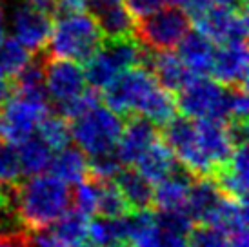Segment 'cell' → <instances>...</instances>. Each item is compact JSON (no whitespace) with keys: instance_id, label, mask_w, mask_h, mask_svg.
<instances>
[{"instance_id":"obj_32","label":"cell","mask_w":249,"mask_h":247,"mask_svg":"<svg viewBox=\"0 0 249 247\" xmlns=\"http://www.w3.org/2000/svg\"><path fill=\"white\" fill-rule=\"evenodd\" d=\"M29 58L31 51L24 48L15 36H4V40L0 42V71L9 78H13Z\"/></svg>"},{"instance_id":"obj_10","label":"cell","mask_w":249,"mask_h":247,"mask_svg":"<svg viewBox=\"0 0 249 247\" xmlns=\"http://www.w3.org/2000/svg\"><path fill=\"white\" fill-rule=\"evenodd\" d=\"M51 29H53V17L29 4L28 0H20L11 13L13 36L31 53L46 49L51 36Z\"/></svg>"},{"instance_id":"obj_38","label":"cell","mask_w":249,"mask_h":247,"mask_svg":"<svg viewBox=\"0 0 249 247\" xmlns=\"http://www.w3.org/2000/svg\"><path fill=\"white\" fill-rule=\"evenodd\" d=\"M178 6L189 15V18H198L202 13H206L209 7L213 6V0H175Z\"/></svg>"},{"instance_id":"obj_2","label":"cell","mask_w":249,"mask_h":247,"mask_svg":"<svg viewBox=\"0 0 249 247\" xmlns=\"http://www.w3.org/2000/svg\"><path fill=\"white\" fill-rule=\"evenodd\" d=\"M102 42L104 36L93 15L84 11H70L56 15L46 51L53 58L84 64L102 46Z\"/></svg>"},{"instance_id":"obj_43","label":"cell","mask_w":249,"mask_h":247,"mask_svg":"<svg viewBox=\"0 0 249 247\" xmlns=\"http://www.w3.org/2000/svg\"><path fill=\"white\" fill-rule=\"evenodd\" d=\"M226 247H249L248 244V231L238 234H233V236H228V246Z\"/></svg>"},{"instance_id":"obj_31","label":"cell","mask_w":249,"mask_h":247,"mask_svg":"<svg viewBox=\"0 0 249 247\" xmlns=\"http://www.w3.org/2000/svg\"><path fill=\"white\" fill-rule=\"evenodd\" d=\"M24 180L20 157L15 144L2 140L0 142V187L11 189Z\"/></svg>"},{"instance_id":"obj_36","label":"cell","mask_w":249,"mask_h":247,"mask_svg":"<svg viewBox=\"0 0 249 247\" xmlns=\"http://www.w3.org/2000/svg\"><path fill=\"white\" fill-rule=\"evenodd\" d=\"M11 189L0 187V234H13L26 231L17 214V209H15Z\"/></svg>"},{"instance_id":"obj_6","label":"cell","mask_w":249,"mask_h":247,"mask_svg":"<svg viewBox=\"0 0 249 247\" xmlns=\"http://www.w3.org/2000/svg\"><path fill=\"white\" fill-rule=\"evenodd\" d=\"M189 28V15L180 6L167 4L135 20V38L149 51H173Z\"/></svg>"},{"instance_id":"obj_23","label":"cell","mask_w":249,"mask_h":247,"mask_svg":"<svg viewBox=\"0 0 249 247\" xmlns=\"http://www.w3.org/2000/svg\"><path fill=\"white\" fill-rule=\"evenodd\" d=\"M93 17L97 20L104 40H118V38L135 36V17L127 11V7L122 6V2L104 7L97 13H93Z\"/></svg>"},{"instance_id":"obj_45","label":"cell","mask_w":249,"mask_h":247,"mask_svg":"<svg viewBox=\"0 0 249 247\" xmlns=\"http://www.w3.org/2000/svg\"><path fill=\"white\" fill-rule=\"evenodd\" d=\"M106 247H133V246H131V242H127V240H117V242L107 244Z\"/></svg>"},{"instance_id":"obj_30","label":"cell","mask_w":249,"mask_h":247,"mask_svg":"<svg viewBox=\"0 0 249 247\" xmlns=\"http://www.w3.org/2000/svg\"><path fill=\"white\" fill-rule=\"evenodd\" d=\"M127 213H131V209L127 206L122 193L118 191L113 180L100 182V191H98L97 200V216L104 218H122Z\"/></svg>"},{"instance_id":"obj_4","label":"cell","mask_w":249,"mask_h":247,"mask_svg":"<svg viewBox=\"0 0 249 247\" xmlns=\"http://www.w3.org/2000/svg\"><path fill=\"white\" fill-rule=\"evenodd\" d=\"M124 127V117L98 102L84 115L70 120L71 138L88 157L115 151Z\"/></svg>"},{"instance_id":"obj_21","label":"cell","mask_w":249,"mask_h":247,"mask_svg":"<svg viewBox=\"0 0 249 247\" xmlns=\"http://www.w3.org/2000/svg\"><path fill=\"white\" fill-rule=\"evenodd\" d=\"M49 169H51V175H55L56 178L64 180L66 184L76 185L89 175L88 155L78 145L68 144L66 147L58 149L56 155L53 153Z\"/></svg>"},{"instance_id":"obj_15","label":"cell","mask_w":249,"mask_h":247,"mask_svg":"<svg viewBox=\"0 0 249 247\" xmlns=\"http://www.w3.org/2000/svg\"><path fill=\"white\" fill-rule=\"evenodd\" d=\"M142 66L151 71L160 88H164L173 95H177L193 76H196L187 69L186 64L180 60V56L175 55L173 51H149V49H145Z\"/></svg>"},{"instance_id":"obj_3","label":"cell","mask_w":249,"mask_h":247,"mask_svg":"<svg viewBox=\"0 0 249 247\" xmlns=\"http://www.w3.org/2000/svg\"><path fill=\"white\" fill-rule=\"evenodd\" d=\"M145 48L135 36L118 38V40H104L102 46L93 53L88 62H84V76L86 84L97 91H102L117 78L122 71L142 66Z\"/></svg>"},{"instance_id":"obj_5","label":"cell","mask_w":249,"mask_h":247,"mask_svg":"<svg viewBox=\"0 0 249 247\" xmlns=\"http://www.w3.org/2000/svg\"><path fill=\"white\" fill-rule=\"evenodd\" d=\"M175 98H177V109L193 120L211 118L226 122L231 115L229 88L222 86L214 78H208V75L193 76L175 95Z\"/></svg>"},{"instance_id":"obj_22","label":"cell","mask_w":249,"mask_h":247,"mask_svg":"<svg viewBox=\"0 0 249 247\" xmlns=\"http://www.w3.org/2000/svg\"><path fill=\"white\" fill-rule=\"evenodd\" d=\"M177 158H175L173 151L167 147V144L162 140V137L153 142L147 151L137 160V169H139L145 178L149 180L153 185L159 184L160 180H164L173 171V167L177 165Z\"/></svg>"},{"instance_id":"obj_37","label":"cell","mask_w":249,"mask_h":247,"mask_svg":"<svg viewBox=\"0 0 249 247\" xmlns=\"http://www.w3.org/2000/svg\"><path fill=\"white\" fill-rule=\"evenodd\" d=\"M127 11L137 18H142L145 15L157 11L160 7L167 6V4H173L175 0H124Z\"/></svg>"},{"instance_id":"obj_27","label":"cell","mask_w":249,"mask_h":247,"mask_svg":"<svg viewBox=\"0 0 249 247\" xmlns=\"http://www.w3.org/2000/svg\"><path fill=\"white\" fill-rule=\"evenodd\" d=\"M177 98L173 93L166 91L164 88L157 86L155 89L147 95L144 104L140 106L139 115H144L145 118H149L159 129H162L171 118L177 115Z\"/></svg>"},{"instance_id":"obj_11","label":"cell","mask_w":249,"mask_h":247,"mask_svg":"<svg viewBox=\"0 0 249 247\" xmlns=\"http://www.w3.org/2000/svg\"><path fill=\"white\" fill-rule=\"evenodd\" d=\"M196 29L209 36L214 44H231V42L248 40V13L246 9H228V7L211 6L195 18Z\"/></svg>"},{"instance_id":"obj_47","label":"cell","mask_w":249,"mask_h":247,"mask_svg":"<svg viewBox=\"0 0 249 247\" xmlns=\"http://www.w3.org/2000/svg\"><path fill=\"white\" fill-rule=\"evenodd\" d=\"M0 28H4V9H2V4H0Z\"/></svg>"},{"instance_id":"obj_39","label":"cell","mask_w":249,"mask_h":247,"mask_svg":"<svg viewBox=\"0 0 249 247\" xmlns=\"http://www.w3.org/2000/svg\"><path fill=\"white\" fill-rule=\"evenodd\" d=\"M88 0H56V15L70 13V11H84Z\"/></svg>"},{"instance_id":"obj_14","label":"cell","mask_w":249,"mask_h":247,"mask_svg":"<svg viewBox=\"0 0 249 247\" xmlns=\"http://www.w3.org/2000/svg\"><path fill=\"white\" fill-rule=\"evenodd\" d=\"M211 75L216 82L228 88L246 86L248 80V48L246 42L218 44L214 49Z\"/></svg>"},{"instance_id":"obj_20","label":"cell","mask_w":249,"mask_h":247,"mask_svg":"<svg viewBox=\"0 0 249 247\" xmlns=\"http://www.w3.org/2000/svg\"><path fill=\"white\" fill-rule=\"evenodd\" d=\"M131 211L153 209V184L133 165H122L113 178Z\"/></svg>"},{"instance_id":"obj_34","label":"cell","mask_w":249,"mask_h":247,"mask_svg":"<svg viewBox=\"0 0 249 247\" xmlns=\"http://www.w3.org/2000/svg\"><path fill=\"white\" fill-rule=\"evenodd\" d=\"M186 247H226L228 234L211 224H193L184 236Z\"/></svg>"},{"instance_id":"obj_17","label":"cell","mask_w":249,"mask_h":247,"mask_svg":"<svg viewBox=\"0 0 249 247\" xmlns=\"http://www.w3.org/2000/svg\"><path fill=\"white\" fill-rule=\"evenodd\" d=\"M195 124H196V144L200 147V151L209 158L214 169L218 165L226 164L235 149V145L229 140L226 122L202 118V120H195Z\"/></svg>"},{"instance_id":"obj_19","label":"cell","mask_w":249,"mask_h":247,"mask_svg":"<svg viewBox=\"0 0 249 247\" xmlns=\"http://www.w3.org/2000/svg\"><path fill=\"white\" fill-rule=\"evenodd\" d=\"M220 189L211 176H195L187 191L186 211L193 224H208L222 200Z\"/></svg>"},{"instance_id":"obj_46","label":"cell","mask_w":249,"mask_h":247,"mask_svg":"<svg viewBox=\"0 0 249 247\" xmlns=\"http://www.w3.org/2000/svg\"><path fill=\"white\" fill-rule=\"evenodd\" d=\"M2 140H6V138H4V122H2V115H0V142Z\"/></svg>"},{"instance_id":"obj_26","label":"cell","mask_w":249,"mask_h":247,"mask_svg":"<svg viewBox=\"0 0 249 247\" xmlns=\"http://www.w3.org/2000/svg\"><path fill=\"white\" fill-rule=\"evenodd\" d=\"M248 204L233 200L229 196H222L218 207L214 209L213 216L209 218L208 224L220 229L224 234L233 236V234L248 231Z\"/></svg>"},{"instance_id":"obj_40","label":"cell","mask_w":249,"mask_h":247,"mask_svg":"<svg viewBox=\"0 0 249 247\" xmlns=\"http://www.w3.org/2000/svg\"><path fill=\"white\" fill-rule=\"evenodd\" d=\"M0 247H28L26 238H24V231L13 234H0Z\"/></svg>"},{"instance_id":"obj_25","label":"cell","mask_w":249,"mask_h":247,"mask_svg":"<svg viewBox=\"0 0 249 247\" xmlns=\"http://www.w3.org/2000/svg\"><path fill=\"white\" fill-rule=\"evenodd\" d=\"M17 149H18L24 176H35V175H40L46 169H49L51 158L55 153L36 133L18 142Z\"/></svg>"},{"instance_id":"obj_7","label":"cell","mask_w":249,"mask_h":247,"mask_svg":"<svg viewBox=\"0 0 249 247\" xmlns=\"http://www.w3.org/2000/svg\"><path fill=\"white\" fill-rule=\"evenodd\" d=\"M157 86L159 84L149 69L144 66H133L106 86L102 89V100L117 115L127 117L131 113H139L140 106Z\"/></svg>"},{"instance_id":"obj_16","label":"cell","mask_w":249,"mask_h":247,"mask_svg":"<svg viewBox=\"0 0 249 247\" xmlns=\"http://www.w3.org/2000/svg\"><path fill=\"white\" fill-rule=\"evenodd\" d=\"M195 175L187 167L177 162L173 171L164 180L153 185V209L155 211H171L186 207L187 191Z\"/></svg>"},{"instance_id":"obj_29","label":"cell","mask_w":249,"mask_h":247,"mask_svg":"<svg viewBox=\"0 0 249 247\" xmlns=\"http://www.w3.org/2000/svg\"><path fill=\"white\" fill-rule=\"evenodd\" d=\"M88 240L97 247H106L111 242L127 240L125 238V226L124 216L122 218H104L95 216L89 220L88 226Z\"/></svg>"},{"instance_id":"obj_24","label":"cell","mask_w":249,"mask_h":247,"mask_svg":"<svg viewBox=\"0 0 249 247\" xmlns=\"http://www.w3.org/2000/svg\"><path fill=\"white\" fill-rule=\"evenodd\" d=\"M88 226H89V216L73 209H68L62 216L49 226L51 233L55 236L60 247L78 246L82 242H88Z\"/></svg>"},{"instance_id":"obj_33","label":"cell","mask_w":249,"mask_h":247,"mask_svg":"<svg viewBox=\"0 0 249 247\" xmlns=\"http://www.w3.org/2000/svg\"><path fill=\"white\" fill-rule=\"evenodd\" d=\"M98 191H100V182L88 175L82 182L76 184L75 193H71V204L75 206L76 211H80L91 218L97 213Z\"/></svg>"},{"instance_id":"obj_9","label":"cell","mask_w":249,"mask_h":247,"mask_svg":"<svg viewBox=\"0 0 249 247\" xmlns=\"http://www.w3.org/2000/svg\"><path fill=\"white\" fill-rule=\"evenodd\" d=\"M44 75H46V89H48L51 111L76 98L86 89V76L78 62L53 58L48 53Z\"/></svg>"},{"instance_id":"obj_44","label":"cell","mask_w":249,"mask_h":247,"mask_svg":"<svg viewBox=\"0 0 249 247\" xmlns=\"http://www.w3.org/2000/svg\"><path fill=\"white\" fill-rule=\"evenodd\" d=\"M213 6L228 7V9H246V0H213Z\"/></svg>"},{"instance_id":"obj_13","label":"cell","mask_w":249,"mask_h":247,"mask_svg":"<svg viewBox=\"0 0 249 247\" xmlns=\"http://www.w3.org/2000/svg\"><path fill=\"white\" fill-rule=\"evenodd\" d=\"M160 138V129L144 115L131 113L124 117V127L117 142L115 153L122 165H135L147 147Z\"/></svg>"},{"instance_id":"obj_41","label":"cell","mask_w":249,"mask_h":247,"mask_svg":"<svg viewBox=\"0 0 249 247\" xmlns=\"http://www.w3.org/2000/svg\"><path fill=\"white\" fill-rule=\"evenodd\" d=\"M13 95V80L0 71V107L6 104V100Z\"/></svg>"},{"instance_id":"obj_8","label":"cell","mask_w":249,"mask_h":247,"mask_svg":"<svg viewBox=\"0 0 249 247\" xmlns=\"http://www.w3.org/2000/svg\"><path fill=\"white\" fill-rule=\"evenodd\" d=\"M160 137L173 151L175 158L195 176H209L214 171V165L196 144V124L193 118L186 115H175L160 129Z\"/></svg>"},{"instance_id":"obj_35","label":"cell","mask_w":249,"mask_h":247,"mask_svg":"<svg viewBox=\"0 0 249 247\" xmlns=\"http://www.w3.org/2000/svg\"><path fill=\"white\" fill-rule=\"evenodd\" d=\"M88 165H89V176L98 180V182L113 180L115 175H117V173L120 171V167H122V164H120V160H118L115 151L100 153V155L89 157L88 158Z\"/></svg>"},{"instance_id":"obj_1","label":"cell","mask_w":249,"mask_h":247,"mask_svg":"<svg viewBox=\"0 0 249 247\" xmlns=\"http://www.w3.org/2000/svg\"><path fill=\"white\" fill-rule=\"evenodd\" d=\"M13 204L24 229L48 227L71 206V191L55 175H35L11 189Z\"/></svg>"},{"instance_id":"obj_12","label":"cell","mask_w":249,"mask_h":247,"mask_svg":"<svg viewBox=\"0 0 249 247\" xmlns=\"http://www.w3.org/2000/svg\"><path fill=\"white\" fill-rule=\"evenodd\" d=\"M49 111H51L49 106L22 98L18 95H11L0 107V115L4 122V138L17 145L24 138L35 133L42 117Z\"/></svg>"},{"instance_id":"obj_28","label":"cell","mask_w":249,"mask_h":247,"mask_svg":"<svg viewBox=\"0 0 249 247\" xmlns=\"http://www.w3.org/2000/svg\"><path fill=\"white\" fill-rule=\"evenodd\" d=\"M36 135L53 149L58 151L71 142V131H70V120H66L55 111L46 113L42 120L36 125Z\"/></svg>"},{"instance_id":"obj_18","label":"cell","mask_w":249,"mask_h":247,"mask_svg":"<svg viewBox=\"0 0 249 247\" xmlns=\"http://www.w3.org/2000/svg\"><path fill=\"white\" fill-rule=\"evenodd\" d=\"M177 48H178L180 60L186 64L187 69L193 75H211V66H213L216 46L209 36H206L198 29L189 28V31L182 36V40L178 42Z\"/></svg>"},{"instance_id":"obj_42","label":"cell","mask_w":249,"mask_h":247,"mask_svg":"<svg viewBox=\"0 0 249 247\" xmlns=\"http://www.w3.org/2000/svg\"><path fill=\"white\" fill-rule=\"evenodd\" d=\"M118 2H122V0H88V2H86V7H89L93 13H97V11H100V9L115 6V4H118Z\"/></svg>"}]
</instances>
